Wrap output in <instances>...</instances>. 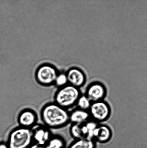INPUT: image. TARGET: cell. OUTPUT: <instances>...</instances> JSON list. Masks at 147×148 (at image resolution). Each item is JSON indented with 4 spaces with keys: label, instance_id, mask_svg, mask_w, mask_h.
Masks as SVG:
<instances>
[{
    "label": "cell",
    "instance_id": "cell-1",
    "mask_svg": "<svg viewBox=\"0 0 147 148\" xmlns=\"http://www.w3.org/2000/svg\"><path fill=\"white\" fill-rule=\"evenodd\" d=\"M40 116L43 124L50 130L63 128L70 123L68 110L54 101L47 103L42 107Z\"/></svg>",
    "mask_w": 147,
    "mask_h": 148
},
{
    "label": "cell",
    "instance_id": "cell-2",
    "mask_svg": "<svg viewBox=\"0 0 147 148\" xmlns=\"http://www.w3.org/2000/svg\"><path fill=\"white\" fill-rule=\"evenodd\" d=\"M80 88L67 84L58 88L54 97V102L68 110L76 106L78 100L82 95Z\"/></svg>",
    "mask_w": 147,
    "mask_h": 148
},
{
    "label": "cell",
    "instance_id": "cell-3",
    "mask_svg": "<svg viewBox=\"0 0 147 148\" xmlns=\"http://www.w3.org/2000/svg\"><path fill=\"white\" fill-rule=\"evenodd\" d=\"M33 143L31 129L18 126L10 132L6 143L9 148H29Z\"/></svg>",
    "mask_w": 147,
    "mask_h": 148
},
{
    "label": "cell",
    "instance_id": "cell-4",
    "mask_svg": "<svg viewBox=\"0 0 147 148\" xmlns=\"http://www.w3.org/2000/svg\"><path fill=\"white\" fill-rule=\"evenodd\" d=\"M88 111L91 120L101 124L109 119L112 110L108 103L103 100L91 103Z\"/></svg>",
    "mask_w": 147,
    "mask_h": 148
},
{
    "label": "cell",
    "instance_id": "cell-5",
    "mask_svg": "<svg viewBox=\"0 0 147 148\" xmlns=\"http://www.w3.org/2000/svg\"><path fill=\"white\" fill-rule=\"evenodd\" d=\"M56 71L51 66H41L36 74V79L40 85L44 86H50L55 84L57 77Z\"/></svg>",
    "mask_w": 147,
    "mask_h": 148
},
{
    "label": "cell",
    "instance_id": "cell-6",
    "mask_svg": "<svg viewBox=\"0 0 147 148\" xmlns=\"http://www.w3.org/2000/svg\"><path fill=\"white\" fill-rule=\"evenodd\" d=\"M84 95L91 103L104 100L107 95V90L103 84L92 83L86 88Z\"/></svg>",
    "mask_w": 147,
    "mask_h": 148
},
{
    "label": "cell",
    "instance_id": "cell-7",
    "mask_svg": "<svg viewBox=\"0 0 147 148\" xmlns=\"http://www.w3.org/2000/svg\"><path fill=\"white\" fill-rule=\"evenodd\" d=\"M34 143L47 145L53 134L51 130L43 124H37L31 129Z\"/></svg>",
    "mask_w": 147,
    "mask_h": 148
},
{
    "label": "cell",
    "instance_id": "cell-8",
    "mask_svg": "<svg viewBox=\"0 0 147 148\" xmlns=\"http://www.w3.org/2000/svg\"><path fill=\"white\" fill-rule=\"evenodd\" d=\"M38 115L34 110L26 108L19 113L17 117V123L19 127L31 129L37 124Z\"/></svg>",
    "mask_w": 147,
    "mask_h": 148
},
{
    "label": "cell",
    "instance_id": "cell-9",
    "mask_svg": "<svg viewBox=\"0 0 147 148\" xmlns=\"http://www.w3.org/2000/svg\"><path fill=\"white\" fill-rule=\"evenodd\" d=\"M113 132L109 126L99 124L93 130L92 139L97 143L105 144L108 143L112 138Z\"/></svg>",
    "mask_w": 147,
    "mask_h": 148
},
{
    "label": "cell",
    "instance_id": "cell-10",
    "mask_svg": "<svg viewBox=\"0 0 147 148\" xmlns=\"http://www.w3.org/2000/svg\"><path fill=\"white\" fill-rule=\"evenodd\" d=\"M66 75L68 84L76 88L80 89L85 84V77L84 74L79 69H70Z\"/></svg>",
    "mask_w": 147,
    "mask_h": 148
},
{
    "label": "cell",
    "instance_id": "cell-11",
    "mask_svg": "<svg viewBox=\"0 0 147 148\" xmlns=\"http://www.w3.org/2000/svg\"><path fill=\"white\" fill-rule=\"evenodd\" d=\"M90 120V114L88 111L77 107L70 112V123L71 124H83Z\"/></svg>",
    "mask_w": 147,
    "mask_h": 148
},
{
    "label": "cell",
    "instance_id": "cell-12",
    "mask_svg": "<svg viewBox=\"0 0 147 148\" xmlns=\"http://www.w3.org/2000/svg\"><path fill=\"white\" fill-rule=\"evenodd\" d=\"M67 148H96V143L92 139L83 138L74 140Z\"/></svg>",
    "mask_w": 147,
    "mask_h": 148
},
{
    "label": "cell",
    "instance_id": "cell-13",
    "mask_svg": "<svg viewBox=\"0 0 147 148\" xmlns=\"http://www.w3.org/2000/svg\"><path fill=\"white\" fill-rule=\"evenodd\" d=\"M66 142L61 136L53 135L47 145V148H66Z\"/></svg>",
    "mask_w": 147,
    "mask_h": 148
},
{
    "label": "cell",
    "instance_id": "cell-14",
    "mask_svg": "<svg viewBox=\"0 0 147 148\" xmlns=\"http://www.w3.org/2000/svg\"><path fill=\"white\" fill-rule=\"evenodd\" d=\"M70 136L74 140L83 138L81 130V125L71 124L69 129Z\"/></svg>",
    "mask_w": 147,
    "mask_h": 148
},
{
    "label": "cell",
    "instance_id": "cell-15",
    "mask_svg": "<svg viewBox=\"0 0 147 148\" xmlns=\"http://www.w3.org/2000/svg\"><path fill=\"white\" fill-rule=\"evenodd\" d=\"M91 104L89 99L84 94H82L78 100L76 106L80 109L88 111Z\"/></svg>",
    "mask_w": 147,
    "mask_h": 148
},
{
    "label": "cell",
    "instance_id": "cell-16",
    "mask_svg": "<svg viewBox=\"0 0 147 148\" xmlns=\"http://www.w3.org/2000/svg\"><path fill=\"white\" fill-rule=\"evenodd\" d=\"M54 84L58 88H61L68 84L66 75L61 74L58 75Z\"/></svg>",
    "mask_w": 147,
    "mask_h": 148
},
{
    "label": "cell",
    "instance_id": "cell-17",
    "mask_svg": "<svg viewBox=\"0 0 147 148\" xmlns=\"http://www.w3.org/2000/svg\"><path fill=\"white\" fill-rule=\"evenodd\" d=\"M99 124L96 123V122L91 120H89L87 122L85 123V124L87 127L89 131V134L88 138L92 139V133L93 130H95L98 125Z\"/></svg>",
    "mask_w": 147,
    "mask_h": 148
},
{
    "label": "cell",
    "instance_id": "cell-18",
    "mask_svg": "<svg viewBox=\"0 0 147 148\" xmlns=\"http://www.w3.org/2000/svg\"><path fill=\"white\" fill-rule=\"evenodd\" d=\"M29 148H47V145L33 143Z\"/></svg>",
    "mask_w": 147,
    "mask_h": 148
},
{
    "label": "cell",
    "instance_id": "cell-19",
    "mask_svg": "<svg viewBox=\"0 0 147 148\" xmlns=\"http://www.w3.org/2000/svg\"><path fill=\"white\" fill-rule=\"evenodd\" d=\"M0 148H9L6 143H0Z\"/></svg>",
    "mask_w": 147,
    "mask_h": 148
}]
</instances>
